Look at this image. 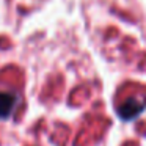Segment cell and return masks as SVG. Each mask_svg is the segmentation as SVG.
<instances>
[{"mask_svg": "<svg viewBox=\"0 0 146 146\" xmlns=\"http://www.w3.org/2000/svg\"><path fill=\"white\" fill-rule=\"evenodd\" d=\"M14 99L10 94H0V116H7L13 108Z\"/></svg>", "mask_w": 146, "mask_h": 146, "instance_id": "6da1fadb", "label": "cell"}]
</instances>
